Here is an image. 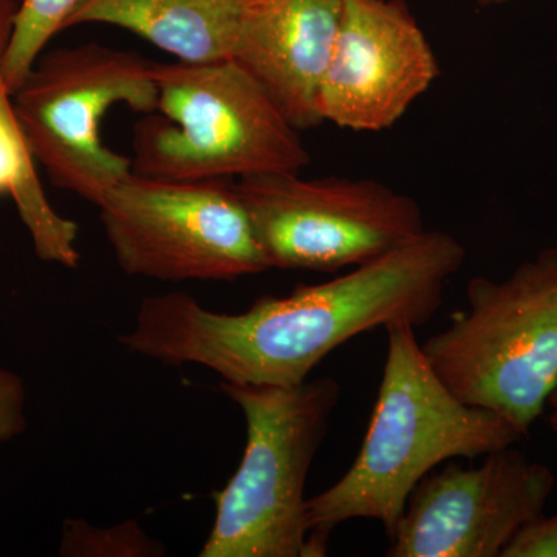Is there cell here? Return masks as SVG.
<instances>
[{
    "instance_id": "obj_7",
    "label": "cell",
    "mask_w": 557,
    "mask_h": 557,
    "mask_svg": "<svg viewBox=\"0 0 557 557\" xmlns=\"http://www.w3.org/2000/svg\"><path fill=\"white\" fill-rule=\"evenodd\" d=\"M102 228L127 276L236 281L270 270L234 183L132 172L101 201Z\"/></svg>"
},
{
    "instance_id": "obj_12",
    "label": "cell",
    "mask_w": 557,
    "mask_h": 557,
    "mask_svg": "<svg viewBox=\"0 0 557 557\" xmlns=\"http://www.w3.org/2000/svg\"><path fill=\"white\" fill-rule=\"evenodd\" d=\"M258 0H83L67 27L115 25L177 61L234 60Z\"/></svg>"
},
{
    "instance_id": "obj_4",
    "label": "cell",
    "mask_w": 557,
    "mask_h": 557,
    "mask_svg": "<svg viewBox=\"0 0 557 557\" xmlns=\"http://www.w3.org/2000/svg\"><path fill=\"white\" fill-rule=\"evenodd\" d=\"M239 406L247 445L233 478L214 494L215 520L200 557H307V478L341 387L332 376L298 386L220 381Z\"/></svg>"
},
{
    "instance_id": "obj_5",
    "label": "cell",
    "mask_w": 557,
    "mask_h": 557,
    "mask_svg": "<svg viewBox=\"0 0 557 557\" xmlns=\"http://www.w3.org/2000/svg\"><path fill=\"white\" fill-rule=\"evenodd\" d=\"M467 299L421 351L458 399L525 435L557 384V247L505 281L472 278Z\"/></svg>"
},
{
    "instance_id": "obj_1",
    "label": "cell",
    "mask_w": 557,
    "mask_h": 557,
    "mask_svg": "<svg viewBox=\"0 0 557 557\" xmlns=\"http://www.w3.org/2000/svg\"><path fill=\"white\" fill-rule=\"evenodd\" d=\"M463 245L443 231L284 298L262 296L244 313H218L183 292L143 299L135 327L120 343L164 364H197L234 384L298 386L347 341L394 322L426 324Z\"/></svg>"
},
{
    "instance_id": "obj_15",
    "label": "cell",
    "mask_w": 557,
    "mask_h": 557,
    "mask_svg": "<svg viewBox=\"0 0 557 557\" xmlns=\"http://www.w3.org/2000/svg\"><path fill=\"white\" fill-rule=\"evenodd\" d=\"M500 557H557V515L542 512L519 528Z\"/></svg>"
},
{
    "instance_id": "obj_19",
    "label": "cell",
    "mask_w": 557,
    "mask_h": 557,
    "mask_svg": "<svg viewBox=\"0 0 557 557\" xmlns=\"http://www.w3.org/2000/svg\"><path fill=\"white\" fill-rule=\"evenodd\" d=\"M475 2H478V5L486 9V7L504 5V3L509 2V0H475Z\"/></svg>"
},
{
    "instance_id": "obj_9",
    "label": "cell",
    "mask_w": 557,
    "mask_h": 557,
    "mask_svg": "<svg viewBox=\"0 0 557 557\" xmlns=\"http://www.w3.org/2000/svg\"><path fill=\"white\" fill-rule=\"evenodd\" d=\"M553 486L552 469L511 446L480 467L446 461L413 487L386 556L500 557L519 528L544 512Z\"/></svg>"
},
{
    "instance_id": "obj_14",
    "label": "cell",
    "mask_w": 557,
    "mask_h": 557,
    "mask_svg": "<svg viewBox=\"0 0 557 557\" xmlns=\"http://www.w3.org/2000/svg\"><path fill=\"white\" fill-rule=\"evenodd\" d=\"M62 556L143 557L164 555L159 542L150 539L135 520L98 528L84 520H69L60 547Z\"/></svg>"
},
{
    "instance_id": "obj_16",
    "label": "cell",
    "mask_w": 557,
    "mask_h": 557,
    "mask_svg": "<svg viewBox=\"0 0 557 557\" xmlns=\"http://www.w3.org/2000/svg\"><path fill=\"white\" fill-rule=\"evenodd\" d=\"M27 429V388L13 370L0 364V443L20 437Z\"/></svg>"
},
{
    "instance_id": "obj_3",
    "label": "cell",
    "mask_w": 557,
    "mask_h": 557,
    "mask_svg": "<svg viewBox=\"0 0 557 557\" xmlns=\"http://www.w3.org/2000/svg\"><path fill=\"white\" fill-rule=\"evenodd\" d=\"M152 76L161 115L135 124V174L212 182L311 163L300 131L239 62H152Z\"/></svg>"
},
{
    "instance_id": "obj_13",
    "label": "cell",
    "mask_w": 557,
    "mask_h": 557,
    "mask_svg": "<svg viewBox=\"0 0 557 557\" xmlns=\"http://www.w3.org/2000/svg\"><path fill=\"white\" fill-rule=\"evenodd\" d=\"M83 0H21L3 76L10 94L20 89L28 73L58 33L65 30Z\"/></svg>"
},
{
    "instance_id": "obj_2",
    "label": "cell",
    "mask_w": 557,
    "mask_h": 557,
    "mask_svg": "<svg viewBox=\"0 0 557 557\" xmlns=\"http://www.w3.org/2000/svg\"><path fill=\"white\" fill-rule=\"evenodd\" d=\"M387 354L368 434L354 465L307 498V557L325 556L341 523L373 519L394 533L421 479L456 458L485 457L523 437L505 418L458 399L428 364L416 327L388 324Z\"/></svg>"
},
{
    "instance_id": "obj_8",
    "label": "cell",
    "mask_w": 557,
    "mask_h": 557,
    "mask_svg": "<svg viewBox=\"0 0 557 557\" xmlns=\"http://www.w3.org/2000/svg\"><path fill=\"white\" fill-rule=\"evenodd\" d=\"M234 188L270 269H355L426 231L418 201L379 180L269 172L239 178Z\"/></svg>"
},
{
    "instance_id": "obj_17",
    "label": "cell",
    "mask_w": 557,
    "mask_h": 557,
    "mask_svg": "<svg viewBox=\"0 0 557 557\" xmlns=\"http://www.w3.org/2000/svg\"><path fill=\"white\" fill-rule=\"evenodd\" d=\"M20 3L21 0H0V124L24 139L20 124H17L16 113H14L13 95L10 94L5 76H3V62H5L11 38H13Z\"/></svg>"
},
{
    "instance_id": "obj_18",
    "label": "cell",
    "mask_w": 557,
    "mask_h": 557,
    "mask_svg": "<svg viewBox=\"0 0 557 557\" xmlns=\"http://www.w3.org/2000/svg\"><path fill=\"white\" fill-rule=\"evenodd\" d=\"M548 405L549 409H552V412H549V423H552L553 431L557 434V384L555 391L549 395Z\"/></svg>"
},
{
    "instance_id": "obj_10",
    "label": "cell",
    "mask_w": 557,
    "mask_h": 557,
    "mask_svg": "<svg viewBox=\"0 0 557 557\" xmlns=\"http://www.w3.org/2000/svg\"><path fill=\"white\" fill-rule=\"evenodd\" d=\"M438 75L437 57L405 0H344L318 113L341 129H388Z\"/></svg>"
},
{
    "instance_id": "obj_6",
    "label": "cell",
    "mask_w": 557,
    "mask_h": 557,
    "mask_svg": "<svg viewBox=\"0 0 557 557\" xmlns=\"http://www.w3.org/2000/svg\"><path fill=\"white\" fill-rule=\"evenodd\" d=\"M157 112L152 62L90 42L42 53L13 94L33 160L57 188L100 207L132 174V161L104 146L101 121L113 106Z\"/></svg>"
},
{
    "instance_id": "obj_11",
    "label": "cell",
    "mask_w": 557,
    "mask_h": 557,
    "mask_svg": "<svg viewBox=\"0 0 557 557\" xmlns=\"http://www.w3.org/2000/svg\"><path fill=\"white\" fill-rule=\"evenodd\" d=\"M344 0H258L234 61L269 90L298 131L321 126L319 84Z\"/></svg>"
}]
</instances>
